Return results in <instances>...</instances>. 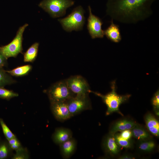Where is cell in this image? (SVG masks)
Listing matches in <instances>:
<instances>
[{
	"instance_id": "cell-1",
	"label": "cell",
	"mask_w": 159,
	"mask_h": 159,
	"mask_svg": "<svg viewBox=\"0 0 159 159\" xmlns=\"http://www.w3.org/2000/svg\"><path fill=\"white\" fill-rule=\"evenodd\" d=\"M156 0H107L106 12L112 19L126 24L144 21L153 14Z\"/></svg>"
},
{
	"instance_id": "cell-2",
	"label": "cell",
	"mask_w": 159,
	"mask_h": 159,
	"mask_svg": "<svg viewBox=\"0 0 159 159\" xmlns=\"http://www.w3.org/2000/svg\"><path fill=\"white\" fill-rule=\"evenodd\" d=\"M112 91L107 94L104 95L97 92L90 91L97 96L100 97L107 107L106 114L109 115L114 112H117L121 115L123 114L119 109V106L122 103L127 102L131 96L129 94L120 95L116 92V82L115 80L111 82Z\"/></svg>"
},
{
	"instance_id": "cell-3",
	"label": "cell",
	"mask_w": 159,
	"mask_h": 159,
	"mask_svg": "<svg viewBox=\"0 0 159 159\" xmlns=\"http://www.w3.org/2000/svg\"><path fill=\"white\" fill-rule=\"evenodd\" d=\"M85 12L82 7L79 6L74 8L67 16L58 20L63 29L67 32L80 31L82 29L85 21Z\"/></svg>"
},
{
	"instance_id": "cell-4",
	"label": "cell",
	"mask_w": 159,
	"mask_h": 159,
	"mask_svg": "<svg viewBox=\"0 0 159 159\" xmlns=\"http://www.w3.org/2000/svg\"><path fill=\"white\" fill-rule=\"evenodd\" d=\"M74 4L72 0H43L39 6L52 17L56 18L64 16L67 9Z\"/></svg>"
},
{
	"instance_id": "cell-5",
	"label": "cell",
	"mask_w": 159,
	"mask_h": 159,
	"mask_svg": "<svg viewBox=\"0 0 159 159\" xmlns=\"http://www.w3.org/2000/svg\"><path fill=\"white\" fill-rule=\"evenodd\" d=\"M28 26V24L26 23L19 27L11 42L7 45L0 47V52L7 59L11 57H15L22 53L23 34Z\"/></svg>"
},
{
	"instance_id": "cell-6",
	"label": "cell",
	"mask_w": 159,
	"mask_h": 159,
	"mask_svg": "<svg viewBox=\"0 0 159 159\" xmlns=\"http://www.w3.org/2000/svg\"><path fill=\"white\" fill-rule=\"evenodd\" d=\"M47 93L51 103L66 102L74 96V94L68 87L65 80L57 82L48 89Z\"/></svg>"
},
{
	"instance_id": "cell-7",
	"label": "cell",
	"mask_w": 159,
	"mask_h": 159,
	"mask_svg": "<svg viewBox=\"0 0 159 159\" xmlns=\"http://www.w3.org/2000/svg\"><path fill=\"white\" fill-rule=\"evenodd\" d=\"M66 102L72 117L91 108L88 94L76 95Z\"/></svg>"
},
{
	"instance_id": "cell-8",
	"label": "cell",
	"mask_w": 159,
	"mask_h": 159,
	"mask_svg": "<svg viewBox=\"0 0 159 159\" xmlns=\"http://www.w3.org/2000/svg\"><path fill=\"white\" fill-rule=\"evenodd\" d=\"M89 15L87 19V29L92 39L103 38L104 36V30L102 28L103 24L102 20L93 14L90 6H88Z\"/></svg>"
},
{
	"instance_id": "cell-9",
	"label": "cell",
	"mask_w": 159,
	"mask_h": 159,
	"mask_svg": "<svg viewBox=\"0 0 159 159\" xmlns=\"http://www.w3.org/2000/svg\"><path fill=\"white\" fill-rule=\"evenodd\" d=\"M71 91L75 95L88 94L90 90L85 79L80 75L71 77L66 80Z\"/></svg>"
},
{
	"instance_id": "cell-10",
	"label": "cell",
	"mask_w": 159,
	"mask_h": 159,
	"mask_svg": "<svg viewBox=\"0 0 159 159\" xmlns=\"http://www.w3.org/2000/svg\"><path fill=\"white\" fill-rule=\"evenodd\" d=\"M51 103L52 112L57 120L64 121L72 117L66 102H55Z\"/></svg>"
},
{
	"instance_id": "cell-11",
	"label": "cell",
	"mask_w": 159,
	"mask_h": 159,
	"mask_svg": "<svg viewBox=\"0 0 159 159\" xmlns=\"http://www.w3.org/2000/svg\"><path fill=\"white\" fill-rule=\"evenodd\" d=\"M102 145L105 152L111 156L117 155L120 150V147L115 141L114 135L109 133L104 138Z\"/></svg>"
},
{
	"instance_id": "cell-12",
	"label": "cell",
	"mask_w": 159,
	"mask_h": 159,
	"mask_svg": "<svg viewBox=\"0 0 159 159\" xmlns=\"http://www.w3.org/2000/svg\"><path fill=\"white\" fill-rule=\"evenodd\" d=\"M113 20L111 19L110 25L105 30L104 35L111 41L115 43H118L122 40L119 26L114 23Z\"/></svg>"
},
{
	"instance_id": "cell-13",
	"label": "cell",
	"mask_w": 159,
	"mask_h": 159,
	"mask_svg": "<svg viewBox=\"0 0 159 159\" xmlns=\"http://www.w3.org/2000/svg\"><path fill=\"white\" fill-rule=\"evenodd\" d=\"M59 145L62 157L67 159L70 158L74 152L76 147V141L72 137Z\"/></svg>"
},
{
	"instance_id": "cell-14",
	"label": "cell",
	"mask_w": 159,
	"mask_h": 159,
	"mask_svg": "<svg viewBox=\"0 0 159 159\" xmlns=\"http://www.w3.org/2000/svg\"><path fill=\"white\" fill-rule=\"evenodd\" d=\"M52 137L54 142L59 145L72 138V133L68 128H59L55 130Z\"/></svg>"
},
{
	"instance_id": "cell-15",
	"label": "cell",
	"mask_w": 159,
	"mask_h": 159,
	"mask_svg": "<svg viewBox=\"0 0 159 159\" xmlns=\"http://www.w3.org/2000/svg\"><path fill=\"white\" fill-rule=\"evenodd\" d=\"M137 124L131 120L125 119L115 123L111 127L109 133L114 135L117 132L126 130H131Z\"/></svg>"
},
{
	"instance_id": "cell-16",
	"label": "cell",
	"mask_w": 159,
	"mask_h": 159,
	"mask_svg": "<svg viewBox=\"0 0 159 159\" xmlns=\"http://www.w3.org/2000/svg\"><path fill=\"white\" fill-rule=\"evenodd\" d=\"M146 127L149 131L154 135H159V123L155 117L150 113H148L145 117Z\"/></svg>"
},
{
	"instance_id": "cell-17",
	"label": "cell",
	"mask_w": 159,
	"mask_h": 159,
	"mask_svg": "<svg viewBox=\"0 0 159 159\" xmlns=\"http://www.w3.org/2000/svg\"><path fill=\"white\" fill-rule=\"evenodd\" d=\"M132 136L142 141L150 140L151 136L143 127L137 124L131 129Z\"/></svg>"
},
{
	"instance_id": "cell-18",
	"label": "cell",
	"mask_w": 159,
	"mask_h": 159,
	"mask_svg": "<svg viewBox=\"0 0 159 159\" xmlns=\"http://www.w3.org/2000/svg\"><path fill=\"white\" fill-rule=\"evenodd\" d=\"M39 45V43L36 42L28 49L24 54V62H33L35 60L37 55Z\"/></svg>"
},
{
	"instance_id": "cell-19",
	"label": "cell",
	"mask_w": 159,
	"mask_h": 159,
	"mask_svg": "<svg viewBox=\"0 0 159 159\" xmlns=\"http://www.w3.org/2000/svg\"><path fill=\"white\" fill-rule=\"evenodd\" d=\"M32 67L30 65H26L16 67L11 70H6L10 75L21 77L27 75L31 70Z\"/></svg>"
},
{
	"instance_id": "cell-20",
	"label": "cell",
	"mask_w": 159,
	"mask_h": 159,
	"mask_svg": "<svg viewBox=\"0 0 159 159\" xmlns=\"http://www.w3.org/2000/svg\"><path fill=\"white\" fill-rule=\"evenodd\" d=\"M16 82L3 68H0V87L14 84Z\"/></svg>"
},
{
	"instance_id": "cell-21",
	"label": "cell",
	"mask_w": 159,
	"mask_h": 159,
	"mask_svg": "<svg viewBox=\"0 0 159 159\" xmlns=\"http://www.w3.org/2000/svg\"><path fill=\"white\" fill-rule=\"evenodd\" d=\"M155 146L154 142L150 140L143 141L139 145V148L141 151L149 152L152 151Z\"/></svg>"
},
{
	"instance_id": "cell-22",
	"label": "cell",
	"mask_w": 159,
	"mask_h": 159,
	"mask_svg": "<svg viewBox=\"0 0 159 159\" xmlns=\"http://www.w3.org/2000/svg\"><path fill=\"white\" fill-rule=\"evenodd\" d=\"M115 139L117 144L120 147L128 148L132 146V143L131 140H128L122 138L119 133L114 134Z\"/></svg>"
},
{
	"instance_id": "cell-23",
	"label": "cell",
	"mask_w": 159,
	"mask_h": 159,
	"mask_svg": "<svg viewBox=\"0 0 159 159\" xmlns=\"http://www.w3.org/2000/svg\"><path fill=\"white\" fill-rule=\"evenodd\" d=\"M18 96V94L16 93L6 89L4 87H0V98L9 100Z\"/></svg>"
},
{
	"instance_id": "cell-24",
	"label": "cell",
	"mask_w": 159,
	"mask_h": 159,
	"mask_svg": "<svg viewBox=\"0 0 159 159\" xmlns=\"http://www.w3.org/2000/svg\"><path fill=\"white\" fill-rule=\"evenodd\" d=\"M0 123L4 134L8 140L15 138L14 135L2 119H0Z\"/></svg>"
},
{
	"instance_id": "cell-25",
	"label": "cell",
	"mask_w": 159,
	"mask_h": 159,
	"mask_svg": "<svg viewBox=\"0 0 159 159\" xmlns=\"http://www.w3.org/2000/svg\"><path fill=\"white\" fill-rule=\"evenodd\" d=\"M153 106L155 113L159 115V91L158 90L154 94L151 100Z\"/></svg>"
},
{
	"instance_id": "cell-26",
	"label": "cell",
	"mask_w": 159,
	"mask_h": 159,
	"mask_svg": "<svg viewBox=\"0 0 159 159\" xmlns=\"http://www.w3.org/2000/svg\"><path fill=\"white\" fill-rule=\"evenodd\" d=\"M16 154L13 157V159H26L28 158V155L25 150L21 148L16 150Z\"/></svg>"
},
{
	"instance_id": "cell-27",
	"label": "cell",
	"mask_w": 159,
	"mask_h": 159,
	"mask_svg": "<svg viewBox=\"0 0 159 159\" xmlns=\"http://www.w3.org/2000/svg\"><path fill=\"white\" fill-rule=\"evenodd\" d=\"M119 134L122 138L127 140H131L132 137L131 130H126L122 131Z\"/></svg>"
},
{
	"instance_id": "cell-28",
	"label": "cell",
	"mask_w": 159,
	"mask_h": 159,
	"mask_svg": "<svg viewBox=\"0 0 159 159\" xmlns=\"http://www.w3.org/2000/svg\"><path fill=\"white\" fill-rule=\"evenodd\" d=\"M8 150L5 144H2L0 146V159L6 158L8 155Z\"/></svg>"
},
{
	"instance_id": "cell-29",
	"label": "cell",
	"mask_w": 159,
	"mask_h": 159,
	"mask_svg": "<svg viewBox=\"0 0 159 159\" xmlns=\"http://www.w3.org/2000/svg\"><path fill=\"white\" fill-rule=\"evenodd\" d=\"M7 64V59L0 51V68H3Z\"/></svg>"
},
{
	"instance_id": "cell-30",
	"label": "cell",
	"mask_w": 159,
	"mask_h": 159,
	"mask_svg": "<svg viewBox=\"0 0 159 159\" xmlns=\"http://www.w3.org/2000/svg\"><path fill=\"white\" fill-rule=\"evenodd\" d=\"M8 141L10 145L20 144L19 143L16 138L9 139Z\"/></svg>"
},
{
	"instance_id": "cell-31",
	"label": "cell",
	"mask_w": 159,
	"mask_h": 159,
	"mask_svg": "<svg viewBox=\"0 0 159 159\" xmlns=\"http://www.w3.org/2000/svg\"><path fill=\"white\" fill-rule=\"evenodd\" d=\"M120 159H132L134 158L132 156L128 154H125L119 157Z\"/></svg>"
},
{
	"instance_id": "cell-32",
	"label": "cell",
	"mask_w": 159,
	"mask_h": 159,
	"mask_svg": "<svg viewBox=\"0 0 159 159\" xmlns=\"http://www.w3.org/2000/svg\"><path fill=\"white\" fill-rule=\"evenodd\" d=\"M10 145L11 149L15 150L16 151L21 148L20 144H19L12 145Z\"/></svg>"
}]
</instances>
